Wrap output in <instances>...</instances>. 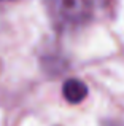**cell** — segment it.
<instances>
[{"instance_id":"277c9868","label":"cell","mask_w":124,"mask_h":126,"mask_svg":"<svg viewBox=\"0 0 124 126\" xmlns=\"http://www.w3.org/2000/svg\"><path fill=\"white\" fill-rule=\"evenodd\" d=\"M0 2H14V0H0Z\"/></svg>"},{"instance_id":"6da1fadb","label":"cell","mask_w":124,"mask_h":126,"mask_svg":"<svg viewBox=\"0 0 124 126\" xmlns=\"http://www.w3.org/2000/svg\"><path fill=\"white\" fill-rule=\"evenodd\" d=\"M53 26L59 31H70L84 26L92 19L94 5L91 0H45Z\"/></svg>"},{"instance_id":"3957f363","label":"cell","mask_w":124,"mask_h":126,"mask_svg":"<svg viewBox=\"0 0 124 126\" xmlns=\"http://www.w3.org/2000/svg\"><path fill=\"white\" fill-rule=\"evenodd\" d=\"M94 5V10H108L112 5V0H91Z\"/></svg>"},{"instance_id":"7a4b0ae2","label":"cell","mask_w":124,"mask_h":126,"mask_svg":"<svg viewBox=\"0 0 124 126\" xmlns=\"http://www.w3.org/2000/svg\"><path fill=\"white\" fill-rule=\"evenodd\" d=\"M64 99L70 104H80L87 96V86L78 78H68L62 86Z\"/></svg>"}]
</instances>
